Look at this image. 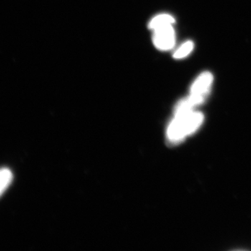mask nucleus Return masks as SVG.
I'll list each match as a JSON object with an SVG mask.
<instances>
[{"label":"nucleus","mask_w":251,"mask_h":251,"mask_svg":"<svg viewBox=\"0 0 251 251\" xmlns=\"http://www.w3.org/2000/svg\"><path fill=\"white\" fill-rule=\"evenodd\" d=\"M201 112L192 111L175 113L173 121L168 126V140L172 143H177L187 135L193 133L201 126L203 121Z\"/></svg>","instance_id":"1"},{"label":"nucleus","mask_w":251,"mask_h":251,"mask_svg":"<svg viewBox=\"0 0 251 251\" xmlns=\"http://www.w3.org/2000/svg\"><path fill=\"white\" fill-rule=\"evenodd\" d=\"M175 22V18L169 14H161L151 20L149 23V27L153 30H156L159 28L173 25Z\"/></svg>","instance_id":"4"},{"label":"nucleus","mask_w":251,"mask_h":251,"mask_svg":"<svg viewBox=\"0 0 251 251\" xmlns=\"http://www.w3.org/2000/svg\"><path fill=\"white\" fill-rule=\"evenodd\" d=\"M153 42L157 49L168 50L174 47L175 32L173 25L159 28L153 30Z\"/></svg>","instance_id":"2"},{"label":"nucleus","mask_w":251,"mask_h":251,"mask_svg":"<svg viewBox=\"0 0 251 251\" xmlns=\"http://www.w3.org/2000/svg\"><path fill=\"white\" fill-rule=\"evenodd\" d=\"M193 48H194V44L192 41H188L182 44L179 49L175 51L173 57L175 59H182L184 57H187L188 54L192 52Z\"/></svg>","instance_id":"6"},{"label":"nucleus","mask_w":251,"mask_h":251,"mask_svg":"<svg viewBox=\"0 0 251 251\" xmlns=\"http://www.w3.org/2000/svg\"><path fill=\"white\" fill-rule=\"evenodd\" d=\"M213 76L209 72H204L193 82L191 88V94L204 97L207 95L212 83Z\"/></svg>","instance_id":"3"},{"label":"nucleus","mask_w":251,"mask_h":251,"mask_svg":"<svg viewBox=\"0 0 251 251\" xmlns=\"http://www.w3.org/2000/svg\"><path fill=\"white\" fill-rule=\"evenodd\" d=\"M13 174L8 168L0 169V197L12 182Z\"/></svg>","instance_id":"5"}]
</instances>
